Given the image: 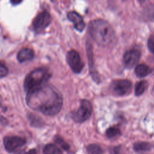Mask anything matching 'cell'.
<instances>
[{"instance_id": "5b68a950", "label": "cell", "mask_w": 154, "mask_h": 154, "mask_svg": "<svg viewBox=\"0 0 154 154\" xmlns=\"http://www.w3.org/2000/svg\"><path fill=\"white\" fill-rule=\"evenodd\" d=\"M110 89L112 93L116 96H125L131 93L132 83L127 79L115 80L111 82Z\"/></svg>"}, {"instance_id": "7a4b0ae2", "label": "cell", "mask_w": 154, "mask_h": 154, "mask_svg": "<svg viewBox=\"0 0 154 154\" xmlns=\"http://www.w3.org/2000/svg\"><path fill=\"white\" fill-rule=\"evenodd\" d=\"M88 32L93 40L100 47H108L116 40L112 27L106 20L102 19H95L90 22Z\"/></svg>"}, {"instance_id": "9a60e30c", "label": "cell", "mask_w": 154, "mask_h": 154, "mask_svg": "<svg viewBox=\"0 0 154 154\" xmlns=\"http://www.w3.org/2000/svg\"><path fill=\"white\" fill-rule=\"evenodd\" d=\"M133 148L136 152H144L150 151L152 148V145L149 143L140 141L134 143Z\"/></svg>"}, {"instance_id": "7402d4cb", "label": "cell", "mask_w": 154, "mask_h": 154, "mask_svg": "<svg viewBox=\"0 0 154 154\" xmlns=\"http://www.w3.org/2000/svg\"><path fill=\"white\" fill-rule=\"evenodd\" d=\"M8 69L7 67L2 62L0 61V78H3L7 75Z\"/></svg>"}, {"instance_id": "ffe728a7", "label": "cell", "mask_w": 154, "mask_h": 154, "mask_svg": "<svg viewBox=\"0 0 154 154\" xmlns=\"http://www.w3.org/2000/svg\"><path fill=\"white\" fill-rule=\"evenodd\" d=\"M28 118L29 119L31 124L34 126L38 127L42 125V121L41 119L39 117H37L36 115L31 114L28 117Z\"/></svg>"}, {"instance_id": "3957f363", "label": "cell", "mask_w": 154, "mask_h": 154, "mask_svg": "<svg viewBox=\"0 0 154 154\" xmlns=\"http://www.w3.org/2000/svg\"><path fill=\"white\" fill-rule=\"evenodd\" d=\"M51 74L46 68H37L28 73L25 78L23 87L26 93L44 84L49 80Z\"/></svg>"}, {"instance_id": "603a6c76", "label": "cell", "mask_w": 154, "mask_h": 154, "mask_svg": "<svg viewBox=\"0 0 154 154\" xmlns=\"http://www.w3.org/2000/svg\"><path fill=\"white\" fill-rule=\"evenodd\" d=\"M55 141H56V143L57 144H58L63 149H64V150H67L69 149V146L67 144H66L62 138H61L59 137H57Z\"/></svg>"}, {"instance_id": "9c48e42d", "label": "cell", "mask_w": 154, "mask_h": 154, "mask_svg": "<svg viewBox=\"0 0 154 154\" xmlns=\"http://www.w3.org/2000/svg\"><path fill=\"white\" fill-rule=\"evenodd\" d=\"M141 57V52L136 48H132L127 51L123 57V61L126 67L131 69L139 61Z\"/></svg>"}, {"instance_id": "8fae6325", "label": "cell", "mask_w": 154, "mask_h": 154, "mask_svg": "<svg viewBox=\"0 0 154 154\" xmlns=\"http://www.w3.org/2000/svg\"><path fill=\"white\" fill-rule=\"evenodd\" d=\"M87 55H88V64H89V67H90V74L92 76L93 79L96 81V82H99V77L98 75V73L94 67V64L93 61V51H92V47L90 44H87Z\"/></svg>"}, {"instance_id": "7c38bea8", "label": "cell", "mask_w": 154, "mask_h": 154, "mask_svg": "<svg viewBox=\"0 0 154 154\" xmlns=\"http://www.w3.org/2000/svg\"><path fill=\"white\" fill-rule=\"evenodd\" d=\"M34 56V52L32 49L29 48H22L18 52L17 59L19 62L23 63L32 60Z\"/></svg>"}, {"instance_id": "e0dca14e", "label": "cell", "mask_w": 154, "mask_h": 154, "mask_svg": "<svg viewBox=\"0 0 154 154\" xmlns=\"http://www.w3.org/2000/svg\"><path fill=\"white\" fill-rule=\"evenodd\" d=\"M43 153H44L58 154V153H61L62 151L56 145L53 144H47L44 147Z\"/></svg>"}, {"instance_id": "cb8c5ba5", "label": "cell", "mask_w": 154, "mask_h": 154, "mask_svg": "<svg viewBox=\"0 0 154 154\" xmlns=\"http://www.w3.org/2000/svg\"><path fill=\"white\" fill-rule=\"evenodd\" d=\"M22 0H10L11 2L14 4V5H17V4H19V3L21 2Z\"/></svg>"}, {"instance_id": "6da1fadb", "label": "cell", "mask_w": 154, "mask_h": 154, "mask_svg": "<svg viewBox=\"0 0 154 154\" xmlns=\"http://www.w3.org/2000/svg\"><path fill=\"white\" fill-rule=\"evenodd\" d=\"M26 93V103L34 110L45 115L54 116L61 109L62 97L52 87L44 84Z\"/></svg>"}, {"instance_id": "52a82bcc", "label": "cell", "mask_w": 154, "mask_h": 154, "mask_svg": "<svg viewBox=\"0 0 154 154\" xmlns=\"http://www.w3.org/2000/svg\"><path fill=\"white\" fill-rule=\"evenodd\" d=\"M67 62L72 70L75 73H80L84 67V63L79 53L73 49L68 52Z\"/></svg>"}, {"instance_id": "4fadbf2b", "label": "cell", "mask_w": 154, "mask_h": 154, "mask_svg": "<svg viewBox=\"0 0 154 154\" xmlns=\"http://www.w3.org/2000/svg\"><path fill=\"white\" fill-rule=\"evenodd\" d=\"M152 72V69L148 66L141 64L135 67V73L137 76L139 78H143L149 75Z\"/></svg>"}, {"instance_id": "ba28073f", "label": "cell", "mask_w": 154, "mask_h": 154, "mask_svg": "<svg viewBox=\"0 0 154 154\" xmlns=\"http://www.w3.org/2000/svg\"><path fill=\"white\" fill-rule=\"evenodd\" d=\"M51 20L49 12L45 10L40 13L33 20L32 27L34 31L40 32L45 29L50 23Z\"/></svg>"}, {"instance_id": "484cf974", "label": "cell", "mask_w": 154, "mask_h": 154, "mask_svg": "<svg viewBox=\"0 0 154 154\" xmlns=\"http://www.w3.org/2000/svg\"><path fill=\"white\" fill-rule=\"evenodd\" d=\"M1 101H0V106H1Z\"/></svg>"}, {"instance_id": "2e32d148", "label": "cell", "mask_w": 154, "mask_h": 154, "mask_svg": "<svg viewBox=\"0 0 154 154\" xmlns=\"http://www.w3.org/2000/svg\"><path fill=\"white\" fill-rule=\"evenodd\" d=\"M147 82L145 81H141L136 83L135 85V94L137 96L141 95L146 89Z\"/></svg>"}, {"instance_id": "ac0fdd59", "label": "cell", "mask_w": 154, "mask_h": 154, "mask_svg": "<svg viewBox=\"0 0 154 154\" xmlns=\"http://www.w3.org/2000/svg\"><path fill=\"white\" fill-rule=\"evenodd\" d=\"M87 150L88 153L91 154H99L103 153L102 148L97 144H91L87 146Z\"/></svg>"}, {"instance_id": "5bb4252c", "label": "cell", "mask_w": 154, "mask_h": 154, "mask_svg": "<svg viewBox=\"0 0 154 154\" xmlns=\"http://www.w3.org/2000/svg\"><path fill=\"white\" fill-rule=\"evenodd\" d=\"M142 17L147 21H154V4L144 8L142 12Z\"/></svg>"}, {"instance_id": "d4e9b609", "label": "cell", "mask_w": 154, "mask_h": 154, "mask_svg": "<svg viewBox=\"0 0 154 154\" xmlns=\"http://www.w3.org/2000/svg\"><path fill=\"white\" fill-rule=\"evenodd\" d=\"M138 1L140 2V3H143L145 1V0H138Z\"/></svg>"}, {"instance_id": "d6986e66", "label": "cell", "mask_w": 154, "mask_h": 154, "mask_svg": "<svg viewBox=\"0 0 154 154\" xmlns=\"http://www.w3.org/2000/svg\"><path fill=\"white\" fill-rule=\"evenodd\" d=\"M120 134V129L116 127H110L106 131V135L109 138H114Z\"/></svg>"}, {"instance_id": "8992f818", "label": "cell", "mask_w": 154, "mask_h": 154, "mask_svg": "<svg viewBox=\"0 0 154 154\" xmlns=\"http://www.w3.org/2000/svg\"><path fill=\"white\" fill-rule=\"evenodd\" d=\"M3 143L5 150L9 153H13L23 147L26 140L19 136H6L4 138Z\"/></svg>"}, {"instance_id": "277c9868", "label": "cell", "mask_w": 154, "mask_h": 154, "mask_svg": "<svg viewBox=\"0 0 154 154\" xmlns=\"http://www.w3.org/2000/svg\"><path fill=\"white\" fill-rule=\"evenodd\" d=\"M92 106L90 101L82 100L78 109L72 114L73 120L77 123H82L87 120L91 116Z\"/></svg>"}, {"instance_id": "30bf717a", "label": "cell", "mask_w": 154, "mask_h": 154, "mask_svg": "<svg viewBox=\"0 0 154 154\" xmlns=\"http://www.w3.org/2000/svg\"><path fill=\"white\" fill-rule=\"evenodd\" d=\"M68 19L71 21L74 25L75 28L78 31H82L85 28V24L82 17L76 11H70L67 14Z\"/></svg>"}, {"instance_id": "44dd1931", "label": "cell", "mask_w": 154, "mask_h": 154, "mask_svg": "<svg viewBox=\"0 0 154 154\" xmlns=\"http://www.w3.org/2000/svg\"><path fill=\"white\" fill-rule=\"evenodd\" d=\"M147 46L151 53L154 55V34L149 37L147 41Z\"/></svg>"}]
</instances>
